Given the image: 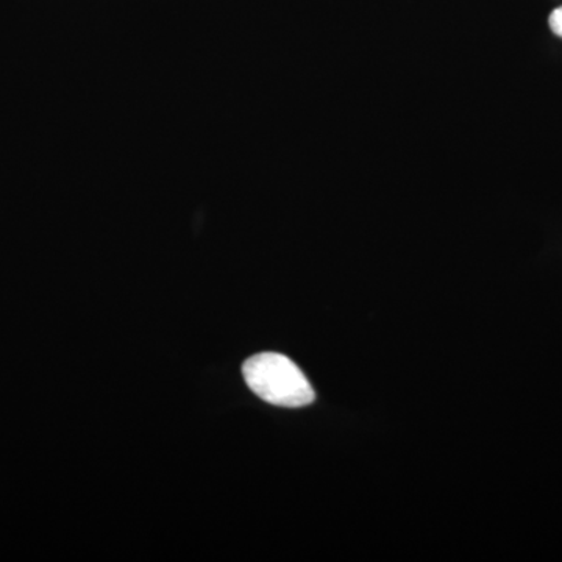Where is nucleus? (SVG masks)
<instances>
[{
  "label": "nucleus",
  "mask_w": 562,
  "mask_h": 562,
  "mask_svg": "<svg viewBox=\"0 0 562 562\" xmlns=\"http://www.w3.org/2000/svg\"><path fill=\"white\" fill-rule=\"evenodd\" d=\"M247 386L262 401L283 408H301L316 398L312 384L291 358L266 351L243 366Z\"/></svg>",
  "instance_id": "1"
},
{
  "label": "nucleus",
  "mask_w": 562,
  "mask_h": 562,
  "mask_svg": "<svg viewBox=\"0 0 562 562\" xmlns=\"http://www.w3.org/2000/svg\"><path fill=\"white\" fill-rule=\"evenodd\" d=\"M549 24L554 35L562 38V7L552 11V14H550L549 18Z\"/></svg>",
  "instance_id": "2"
}]
</instances>
